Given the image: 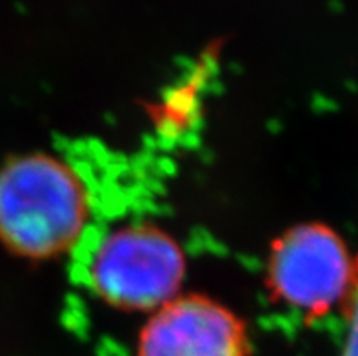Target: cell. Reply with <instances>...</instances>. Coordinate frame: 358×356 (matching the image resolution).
Returning a JSON list of instances; mask_svg holds the SVG:
<instances>
[{
	"label": "cell",
	"instance_id": "4",
	"mask_svg": "<svg viewBox=\"0 0 358 356\" xmlns=\"http://www.w3.org/2000/svg\"><path fill=\"white\" fill-rule=\"evenodd\" d=\"M135 356H251L248 324L208 294L187 293L150 313Z\"/></svg>",
	"mask_w": 358,
	"mask_h": 356
},
{
	"label": "cell",
	"instance_id": "3",
	"mask_svg": "<svg viewBox=\"0 0 358 356\" xmlns=\"http://www.w3.org/2000/svg\"><path fill=\"white\" fill-rule=\"evenodd\" d=\"M357 271L353 257L333 227L296 224L273 240L266 258L264 285L280 306L306 320L344 306Z\"/></svg>",
	"mask_w": 358,
	"mask_h": 356
},
{
	"label": "cell",
	"instance_id": "2",
	"mask_svg": "<svg viewBox=\"0 0 358 356\" xmlns=\"http://www.w3.org/2000/svg\"><path fill=\"white\" fill-rule=\"evenodd\" d=\"M187 262L178 240L151 222H131L102 236L87 264V284L106 306L153 313L180 294Z\"/></svg>",
	"mask_w": 358,
	"mask_h": 356
},
{
	"label": "cell",
	"instance_id": "5",
	"mask_svg": "<svg viewBox=\"0 0 358 356\" xmlns=\"http://www.w3.org/2000/svg\"><path fill=\"white\" fill-rule=\"evenodd\" d=\"M342 311H344L345 322H348V333H345L342 356H358V257L353 285H351L350 293L345 297Z\"/></svg>",
	"mask_w": 358,
	"mask_h": 356
},
{
	"label": "cell",
	"instance_id": "1",
	"mask_svg": "<svg viewBox=\"0 0 358 356\" xmlns=\"http://www.w3.org/2000/svg\"><path fill=\"white\" fill-rule=\"evenodd\" d=\"M90 213L86 184L62 158L35 151L0 166V243L15 257H62L82 238Z\"/></svg>",
	"mask_w": 358,
	"mask_h": 356
}]
</instances>
